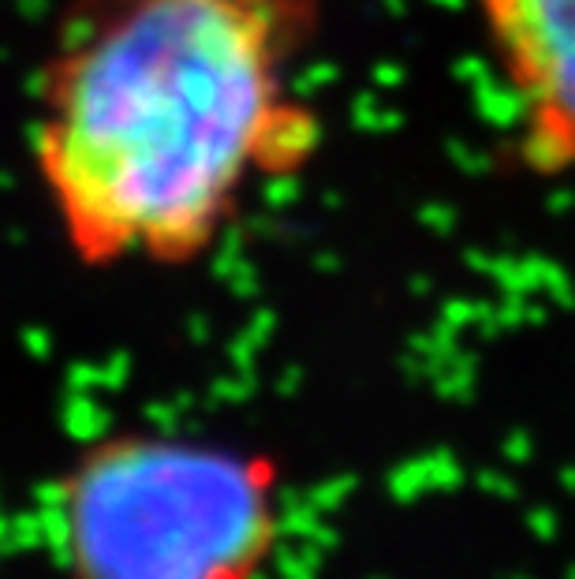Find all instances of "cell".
Returning a JSON list of instances; mask_svg holds the SVG:
<instances>
[{"instance_id": "1", "label": "cell", "mask_w": 575, "mask_h": 579, "mask_svg": "<svg viewBox=\"0 0 575 579\" xmlns=\"http://www.w3.org/2000/svg\"><path fill=\"white\" fill-rule=\"evenodd\" d=\"M322 0H68L34 90V172L86 269H187L303 172L322 116L295 68Z\"/></svg>"}, {"instance_id": "2", "label": "cell", "mask_w": 575, "mask_h": 579, "mask_svg": "<svg viewBox=\"0 0 575 579\" xmlns=\"http://www.w3.org/2000/svg\"><path fill=\"white\" fill-rule=\"evenodd\" d=\"M288 520L277 452L165 426L94 434L45 490L60 579H266Z\"/></svg>"}, {"instance_id": "3", "label": "cell", "mask_w": 575, "mask_h": 579, "mask_svg": "<svg viewBox=\"0 0 575 579\" xmlns=\"http://www.w3.org/2000/svg\"><path fill=\"white\" fill-rule=\"evenodd\" d=\"M534 176H575V0H475Z\"/></svg>"}]
</instances>
